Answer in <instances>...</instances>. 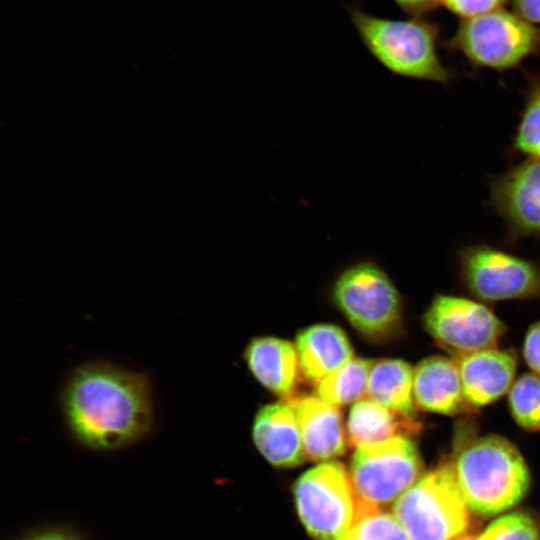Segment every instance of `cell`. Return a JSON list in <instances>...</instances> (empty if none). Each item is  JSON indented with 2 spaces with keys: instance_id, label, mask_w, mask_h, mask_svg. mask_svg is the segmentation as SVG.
<instances>
[{
  "instance_id": "8",
  "label": "cell",
  "mask_w": 540,
  "mask_h": 540,
  "mask_svg": "<svg viewBox=\"0 0 540 540\" xmlns=\"http://www.w3.org/2000/svg\"><path fill=\"white\" fill-rule=\"evenodd\" d=\"M421 460L414 443L398 436L356 448L350 478L357 496L381 506L398 499L417 479Z\"/></svg>"
},
{
  "instance_id": "11",
  "label": "cell",
  "mask_w": 540,
  "mask_h": 540,
  "mask_svg": "<svg viewBox=\"0 0 540 540\" xmlns=\"http://www.w3.org/2000/svg\"><path fill=\"white\" fill-rule=\"evenodd\" d=\"M490 202L511 238L540 236V159H527L490 183Z\"/></svg>"
},
{
  "instance_id": "20",
  "label": "cell",
  "mask_w": 540,
  "mask_h": 540,
  "mask_svg": "<svg viewBox=\"0 0 540 540\" xmlns=\"http://www.w3.org/2000/svg\"><path fill=\"white\" fill-rule=\"evenodd\" d=\"M373 363L354 357L316 385V396L337 407L364 399Z\"/></svg>"
},
{
  "instance_id": "6",
  "label": "cell",
  "mask_w": 540,
  "mask_h": 540,
  "mask_svg": "<svg viewBox=\"0 0 540 540\" xmlns=\"http://www.w3.org/2000/svg\"><path fill=\"white\" fill-rule=\"evenodd\" d=\"M333 297L351 325L369 339L387 340L402 326L398 291L372 262H359L345 269L335 282Z\"/></svg>"
},
{
  "instance_id": "16",
  "label": "cell",
  "mask_w": 540,
  "mask_h": 540,
  "mask_svg": "<svg viewBox=\"0 0 540 540\" xmlns=\"http://www.w3.org/2000/svg\"><path fill=\"white\" fill-rule=\"evenodd\" d=\"M295 348L300 373L314 385L354 358L348 337L332 324L306 327L297 334Z\"/></svg>"
},
{
  "instance_id": "3",
  "label": "cell",
  "mask_w": 540,
  "mask_h": 540,
  "mask_svg": "<svg viewBox=\"0 0 540 540\" xmlns=\"http://www.w3.org/2000/svg\"><path fill=\"white\" fill-rule=\"evenodd\" d=\"M347 12L366 50L392 74L443 84L451 80L438 56V30L431 23L420 17H379L357 6H348Z\"/></svg>"
},
{
  "instance_id": "12",
  "label": "cell",
  "mask_w": 540,
  "mask_h": 540,
  "mask_svg": "<svg viewBox=\"0 0 540 540\" xmlns=\"http://www.w3.org/2000/svg\"><path fill=\"white\" fill-rule=\"evenodd\" d=\"M252 435L259 452L275 466L293 467L306 458L297 415L287 399L257 412Z\"/></svg>"
},
{
  "instance_id": "25",
  "label": "cell",
  "mask_w": 540,
  "mask_h": 540,
  "mask_svg": "<svg viewBox=\"0 0 540 540\" xmlns=\"http://www.w3.org/2000/svg\"><path fill=\"white\" fill-rule=\"evenodd\" d=\"M507 0H439L450 11L469 19L501 9Z\"/></svg>"
},
{
  "instance_id": "4",
  "label": "cell",
  "mask_w": 540,
  "mask_h": 540,
  "mask_svg": "<svg viewBox=\"0 0 540 540\" xmlns=\"http://www.w3.org/2000/svg\"><path fill=\"white\" fill-rule=\"evenodd\" d=\"M468 509L448 464L408 488L393 512L411 540H459L469 527Z\"/></svg>"
},
{
  "instance_id": "23",
  "label": "cell",
  "mask_w": 540,
  "mask_h": 540,
  "mask_svg": "<svg viewBox=\"0 0 540 540\" xmlns=\"http://www.w3.org/2000/svg\"><path fill=\"white\" fill-rule=\"evenodd\" d=\"M508 403L516 423L526 430L540 429V375H522L511 387Z\"/></svg>"
},
{
  "instance_id": "17",
  "label": "cell",
  "mask_w": 540,
  "mask_h": 540,
  "mask_svg": "<svg viewBox=\"0 0 540 540\" xmlns=\"http://www.w3.org/2000/svg\"><path fill=\"white\" fill-rule=\"evenodd\" d=\"M245 359L266 389L280 397H291L300 371L295 344L271 336L256 337L249 342Z\"/></svg>"
},
{
  "instance_id": "13",
  "label": "cell",
  "mask_w": 540,
  "mask_h": 540,
  "mask_svg": "<svg viewBox=\"0 0 540 540\" xmlns=\"http://www.w3.org/2000/svg\"><path fill=\"white\" fill-rule=\"evenodd\" d=\"M457 365L468 405L482 407L510 389L517 357L513 350L491 348L460 357Z\"/></svg>"
},
{
  "instance_id": "21",
  "label": "cell",
  "mask_w": 540,
  "mask_h": 540,
  "mask_svg": "<svg viewBox=\"0 0 540 540\" xmlns=\"http://www.w3.org/2000/svg\"><path fill=\"white\" fill-rule=\"evenodd\" d=\"M338 540H411L394 514L359 498L356 516Z\"/></svg>"
},
{
  "instance_id": "27",
  "label": "cell",
  "mask_w": 540,
  "mask_h": 540,
  "mask_svg": "<svg viewBox=\"0 0 540 540\" xmlns=\"http://www.w3.org/2000/svg\"><path fill=\"white\" fill-rule=\"evenodd\" d=\"M18 540H83L78 534L64 528H48L32 532Z\"/></svg>"
},
{
  "instance_id": "24",
  "label": "cell",
  "mask_w": 540,
  "mask_h": 540,
  "mask_svg": "<svg viewBox=\"0 0 540 540\" xmlns=\"http://www.w3.org/2000/svg\"><path fill=\"white\" fill-rule=\"evenodd\" d=\"M473 540H540V531L530 516L514 512L494 520Z\"/></svg>"
},
{
  "instance_id": "15",
  "label": "cell",
  "mask_w": 540,
  "mask_h": 540,
  "mask_svg": "<svg viewBox=\"0 0 540 540\" xmlns=\"http://www.w3.org/2000/svg\"><path fill=\"white\" fill-rule=\"evenodd\" d=\"M414 398L428 412L456 415L466 410L457 362L443 356L423 359L414 369Z\"/></svg>"
},
{
  "instance_id": "26",
  "label": "cell",
  "mask_w": 540,
  "mask_h": 540,
  "mask_svg": "<svg viewBox=\"0 0 540 540\" xmlns=\"http://www.w3.org/2000/svg\"><path fill=\"white\" fill-rule=\"evenodd\" d=\"M523 356L527 365L540 375V322L529 327L524 339Z\"/></svg>"
},
{
  "instance_id": "18",
  "label": "cell",
  "mask_w": 540,
  "mask_h": 540,
  "mask_svg": "<svg viewBox=\"0 0 540 540\" xmlns=\"http://www.w3.org/2000/svg\"><path fill=\"white\" fill-rule=\"evenodd\" d=\"M420 428L416 419L367 398L354 403L350 409L347 438L350 444L359 447L416 433Z\"/></svg>"
},
{
  "instance_id": "9",
  "label": "cell",
  "mask_w": 540,
  "mask_h": 540,
  "mask_svg": "<svg viewBox=\"0 0 540 540\" xmlns=\"http://www.w3.org/2000/svg\"><path fill=\"white\" fill-rule=\"evenodd\" d=\"M423 322L439 346L457 359L494 348L505 333V325L486 306L448 295L433 299Z\"/></svg>"
},
{
  "instance_id": "29",
  "label": "cell",
  "mask_w": 540,
  "mask_h": 540,
  "mask_svg": "<svg viewBox=\"0 0 540 540\" xmlns=\"http://www.w3.org/2000/svg\"><path fill=\"white\" fill-rule=\"evenodd\" d=\"M403 11L412 17H420L436 7L439 0H393Z\"/></svg>"
},
{
  "instance_id": "7",
  "label": "cell",
  "mask_w": 540,
  "mask_h": 540,
  "mask_svg": "<svg viewBox=\"0 0 540 540\" xmlns=\"http://www.w3.org/2000/svg\"><path fill=\"white\" fill-rule=\"evenodd\" d=\"M298 515L317 540H338L350 528L359 497L345 467L323 462L302 474L295 483Z\"/></svg>"
},
{
  "instance_id": "10",
  "label": "cell",
  "mask_w": 540,
  "mask_h": 540,
  "mask_svg": "<svg viewBox=\"0 0 540 540\" xmlns=\"http://www.w3.org/2000/svg\"><path fill=\"white\" fill-rule=\"evenodd\" d=\"M459 263L466 286L479 299L503 301L540 295V267L533 261L475 245L460 251Z\"/></svg>"
},
{
  "instance_id": "1",
  "label": "cell",
  "mask_w": 540,
  "mask_h": 540,
  "mask_svg": "<svg viewBox=\"0 0 540 540\" xmlns=\"http://www.w3.org/2000/svg\"><path fill=\"white\" fill-rule=\"evenodd\" d=\"M60 405L73 437L92 450L129 446L153 428L148 376L104 361L75 367L65 381Z\"/></svg>"
},
{
  "instance_id": "2",
  "label": "cell",
  "mask_w": 540,
  "mask_h": 540,
  "mask_svg": "<svg viewBox=\"0 0 540 540\" xmlns=\"http://www.w3.org/2000/svg\"><path fill=\"white\" fill-rule=\"evenodd\" d=\"M451 467L466 505L482 516L499 514L516 505L529 487V471L522 455L499 436L467 442Z\"/></svg>"
},
{
  "instance_id": "19",
  "label": "cell",
  "mask_w": 540,
  "mask_h": 540,
  "mask_svg": "<svg viewBox=\"0 0 540 540\" xmlns=\"http://www.w3.org/2000/svg\"><path fill=\"white\" fill-rule=\"evenodd\" d=\"M367 395L371 400L395 412L416 419L414 369L401 359L374 361Z\"/></svg>"
},
{
  "instance_id": "22",
  "label": "cell",
  "mask_w": 540,
  "mask_h": 540,
  "mask_svg": "<svg viewBox=\"0 0 540 540\" xmlns=\"http://www.w3.org/2000/svg\"><path fill=\"white\" fill-rule=\"evenodd\" d=\"M511 152L540 159V74L530 75L520 121Z\"/></svg>"
},
{
  "instance_id": "28",
  "label": "cell",
  "mask_w": 540,
  "mask_h": 540,
  "mask_svg": "<svg viewBox=\"0 0 540 540\" xmlns=\"http://www.w3.org/2000/svg\"><path fill=\"white\" fill-rule=\"evenodd\" d=\"M513 6L521 18L540 24V0H513Z\"/></svg>"
},
{
  "instance_id": "5",
  "label": "cell",
  "mask_w": 540,
  "mask_h": 540,
  "mask_svg": "<svg viewBox=\"0 0 540 540\" xmlns=\"http://www.w3.org/2000/svg\"><path fill=\"white\" fill-rule=\"evenodd\" d=\"M448 45L475 67L505 71L540 51V29L498 9L462 21Z\"/></svg>"
},
{
  "instance_id": "14",
  "label": "cell",
  "mask_w": 540,
  "mask_h": 540,
  "mask_svg": "<svg viewBox=\"0 0 540 540\" xmlns=\"http://www.w3.org/2000/svg\"><path fill=\"white\" fill-rule=\"evenodd\" d=\"M289 401L297 415L307 459L327 462L345 452L346 434L337 406L312 395L294 397Z\"/></svg>"
}]
</instances>
